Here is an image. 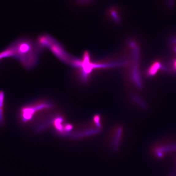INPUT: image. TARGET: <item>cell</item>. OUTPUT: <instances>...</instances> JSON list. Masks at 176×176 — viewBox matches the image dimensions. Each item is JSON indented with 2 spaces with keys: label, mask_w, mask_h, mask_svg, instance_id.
<instances>
[{
  "label": "cell",
  "mask_w": 176,
  "mask_h": 176,
  "mask_svg": "<svg viewBox=\"0 0 176 176\" xmlns=\"http://www.w3.org/2000/svg\"><path fill=\"white\" fill-rule=\"evenodd\" d=\"M161 66V64L159 62H155L147 69V75L149 76H153L155 75L158 69L160 68Z\"/></svg>",
  "instance_id": "cell-1"
},
{
  "label": "cell",
  "mask_w": 176,
  "mask_h": 176,
  "mask_svg": "<svg viewBox=\"0 0 176 176\" xmlns=\"http://www.w3.org/2000/svg\"><path fill=\"white\" fill-rule=\"evenodd\" d=\"M174 68H175V69H176V61L175 62H174Z\"/></svg>",
  "instance_id": "cell-2"
}]
</instances>
